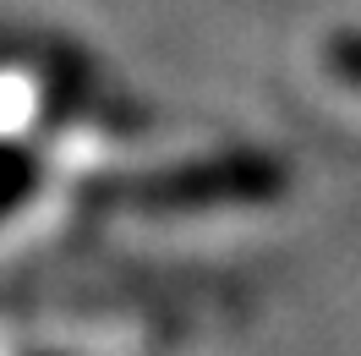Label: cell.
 <instances>
[{
  "mask_svg": "<svg viewBox=\"0 0 361 356\" xmlns=\"http://www.w3.org/2000/svg\"><path fill=\"white\" fill-rule=\"evenodd\" d=\"M345 71H350V77H361V49H350V66H345Z\"/></svg>",
  "mask_w": 361,
  "mask_h": 356,
  "instance_id": "1",
  "label": "cell"
}]
</instances>
